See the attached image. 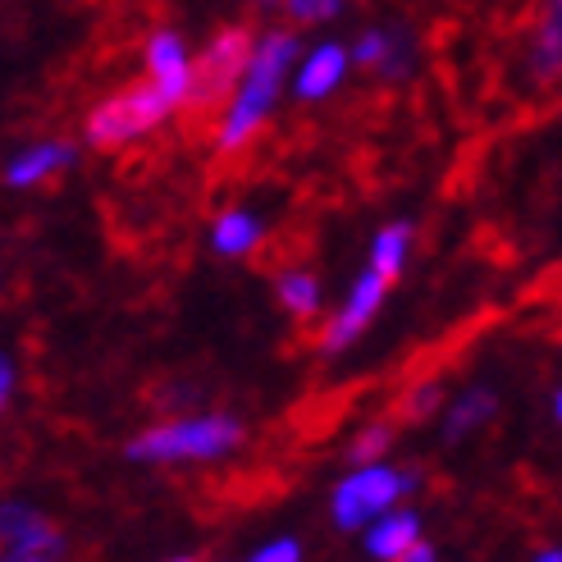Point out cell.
Returning <instances> with one entry per match:
<instances>
[{"instance_id":"1","label":"cell","mask_w":562,"mask_h":562,"mask_svg":"<svg viewBox=\"0 0 562 562\" xmlns=\"http://www.w3.org/2000/svg\"><path fill=\"white\" fill-rule=\"evenodd\" d=\"M293 50H297V42L289 33H270L261 46H251L247 82H243V92L229 110V120H224L220 147H238L261 128V120L270 115V105L279 97V78H284V69L293 65Z\"/></svg>"},{"instance_id":"2","label":"cell","mask_w":562,"mask_h":562,"mask_svg":"<svg viewBox=\"0 0 562 562\" xmlns=\"http://www.w3.org/2000/svg\"><path fill=\"white\" fill-rule=\"evenodd\" d=\"M243 443V426L229 416H202V420H175L151 435H137L128 443L133 462H206L224 458Z\"/></svg>"},{"instance_id":"3","label":"cell","mask_w":562,"mask_h":562,"mask_svg":"<svg viewBox=\"0 0 562 562\" xmlns=\"http://www.w3.org/2000/svg\"><path fill=\"white\" fill-rule=\"evenodd\" d=\"M170 110H175V101L165 97L156 82H143V88H128L120 97L101 101L88 120V137L97 147H120V143H133V137L151 133Z\"/></svg>"},{"instance_id":"4","label":"cell","mask_w":562,"mask_h":562,"mask_svg":"<svg viewBox=\"0 0 562 562\" xmlns=\"http://www.w3.org/2000/svg\"><path fill=\"white\" fill-rule=\"evenodd\" d=\"M412 490V475L393 471V467H371L361 462L357 475H348V481L334 490V521H339V530H357L367 526L371 517H380L384 508L398 494Z\"/></svg>"},{"instance_id":"5","label":"cell","mask_w":562,"mask_h":562,"mask_svg":"<svg viewBox=\"0 0 562 562\" xmlns=\"http://www.w3.org/2000/svg\"><path fill=\"white\" fill-rule=\"evenodd\" d=\"M251 60V37L243 33V27H229V33H220L206 55L196 65H188V97L192 105H220L224 97H229V88L238 82V74L247 69Z\"/></svg>"},{"instance_id":"6","label":"cell","mask_w":562,"mask_h":562,"mask_svg":"<svg viewBox=\"0 0 562 562\" xmlns=\"http://www.w3.org/2000/svg\"><path fill=\"white\" fill-rule=\"evenodd\" d=\"M384 293H389V279H384L380 270H367V274H361V279H357V289H352V297H348V306L339 312V321L325 329V352H344V348L357 339V334L371 325V316L380 312Z\"/></svg>"},{"instance_id":"7","label":"cell","mask_w":562,"mask_h":562,"mask_svg":"<svg viewBox=\"0 0 562 562\" xmlns=\"http://www.w3.org/2000/svg\"><path fill=\"white\" fill-rule=\"evenodd\" d=\"M147 65H151V74H156V88L179 105V101L188 97V50H183V42H179L175 33L151 37Z\"/></svg>"},{"instance_id":"8","label":"cell","mask_w":562,"mask_h":562,"mask_svg":"<svg viewBox=\"0 0 562 562\" xmlns=\"http://www.w3.org/2000/svg\"><path fill=\"white\" fill-rule=\"evenodd\" d=\"M344 69H348V50L344 46H321L312 60H306V69H302V78H297V97H306V101H321V97H329L334 88H339V78H344Z\"/></svg>"},{"instance_id":"9","label":"cell","mask_w":562,"mask_h":562,"mask_svg":"<svg viewBox=\"0 0 562 562\" xmlns=\"http://www.w3.org/2000/svg\"><path fill=\"white\" fill-rule=\"evenodd\" d=\"M416 536H420V521H416L412 513H393V517H384V521H375V526L367 530V553L393 562V558L407 553V544H412Z\"/></svg>"},{"instance_id":"10","label":"cell","mask_w":562,"mask_h":562,"mask_svg":"<svg viewBox=\"0 0 562 562\" xmlns=\"http://www.w3.org/2000/svg\"><path fill=\"white\" fill-rule=\"evenodd\" d=\"M74 160V151L65 147V143H42V147H27L10 170H5V179L14 183V188H27V183H37V179H46V175H55V170H65V165Z\"/></svg>"},{"instance_id":"11","label":"cell","mask_w":562,"mask_h":562,"mask_svg":"<svg viewBox=\"0 0 562 562\" xmlns=\"http://www.w3.org/2000/svg\"><path fill=\"white\" fill-rule=\"evenodd\" d=\"M494 416V393L490 389H471V393H462V398L453 403V412H448V439H467L475 426H485V420Z\"/></svg>"},{"instance_id":"12","label":"cell","mask_w":562,"mask_h":562,"mask_svg":"<svg viewBox=\"0 0 562 562\" xmlns=\"http://www.w3.org/2000/svg\"><path fill=\"white\" fill-rule=\"evenodd\" d=\"M407 243H412V229L407 224H389V229H380L375 234V243H371V270H380L389 284L403 274V261H407Z\"/></svg>"},{"instance_id":"13","label":"cell","mask_w":562,"mask_h":562,"mask_svg":"<svg viewBox=\"0 0 562 562\" xmlns=\"http://www.w3.org/2000/svg\"><path fill=\"white\" fill-rule=\"evenodd\" d=\"M257 243H261V224L251 220L247 211L220 215V224H215V251H224V257H243V251H251Z\"/></svg>"},{"instance_id":"14","label":"cell","mask_w":562,"mask_h":562,"mask_svg":"<svg viewBox=\"0 0 562 562\" xmlns=\"http://www.w3.org/2000/svg\"><path fill=\"white\" fill-rule=\"evenodd\" d=\"M279 297H284V306H289L293 316H312L316 306H321V284H316L312 274L293 270V274L279 279Z\"/></svg>"},{"instance_id":"15","label":"cell","mask_w":562,"mask_h":562,"mask_svg":"<svg viewBox=\"0 0 562 562\" xmlns=\"http://www.w3.org/2000/svg\"><path fill=\"white\" fill-rule=\"evenodd\" d=\"M65 553V540L55 536V530H33L27 540H19V544H10V553L5 558H14V562H42V558H60Z\"/></svg>"},{"instance_id":"16","label":"cell","mask_w":562,"mask_h":562,"mask_svg":"<svg viewBox=\"0 0 562 562\" xmlns=\"http://www.w3.org/2000/svg\"><path fill=\"white\" fill-rule=\"evenodd\" d=\"M46 521L33 513V508H19V503H10V508H0V540L5 544H19V540H27L33 530H42Z\"/></svg>"},{"instance_id":"17","label":"cell","mask_w":562,"mask_h":562,"mask_svg":"<svg viewBox=\"0 0 562 562\" xmlns=\"http://www.w3.org/2000/svg\"><path fill=\"white\" fill-rule=\"evenodd\" d=\"M558 37H562V27H558V0H553V14L544 23V33H540V55H536V74L540 78H553L558 74Z\"/></svg>"},{"instance_id":"18","label":"cell","mask_w":562,"mask_h":562,"mask_svg":"<svg viewBox=\"0 0 562 562\" xmlns=\"http://www.w3.org/2000/svg\"><path fill=\"white\" fill-rule=\"evenodd\" d=\"M389 46H393V37H389V33H367V37L357 42V60L367 65V69H371V65H384Z\"/></svg>"},{"instance_id":"19","label":"cell","mask_w":562,"mask_h":562,"mask_svg":"<svg viewBox=\"0 0 562 562\" xmlns=\"http://www.w3.org/2000/svg\"><path fill=\"white\" fill-rule=\"evenodd\" d=\"M289 10H293L302 23H316V19L339 14V0H289Z\"/></svg>"},{"instance_id":"20","label":"cell","mask_w":562,"mask_h":562,"mask_svg":"<svg viewBox=\"0 0 562 562\" xmlns=\"http://www.w3.org/2000/svg\"><path fill=\"white\" fill-rule=\"evenodd\" d=\"M251 558H257V562H297L302 558V544L297 540H274V544H261Z\"/></svg>"},{"instance_id":"21","label":"cell","mask_w":562,"mask_h":562,"mask_svg":"<svg viewBox=\"0 0 562 562\" xmlns=\"http://www.w3.org/2000/svg\"><path fill=\"white\" fill-rule=\"evenodd\" d=\"M384 443H389V430H371V435H361L357 448H352V462H371L384 453Z\"/></svg>"},{"instance_id":"22","label":"cell","mask_w":562,"mask_h":562,"mask_svg":"<svg viewBox=\"0 0 562 562\" xmlns=\"http://www.w3.org/2000/svg\"><path fill=\"white\" fill-rule=\"evenodd\" d=\"M435 403H439V384H420V393H412V420H420V416H430L435 412Z\"/></svg>"},{"instance_id":"23","label":"cell","mask_w":562,"mask_h":562,"mask_svg":"<svg viewBox=\"0 0 562 562\" xmlns=\"http://www.w3.org/2000/svg\"><path fill=\"white\" fill-rule=\"evenodd\" d=\"M10 389H14V367L5 357H0V407H5V398H10Z\"/></svg>"}]
</instances>
